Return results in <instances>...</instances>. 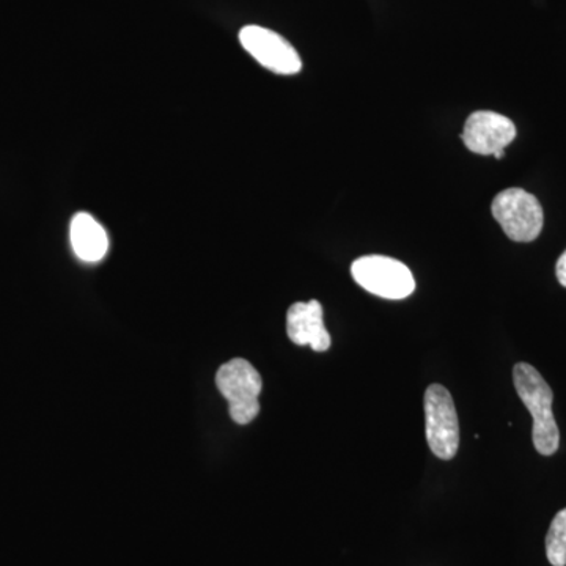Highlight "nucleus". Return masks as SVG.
<instances>
[{
  "instance_id": "9b49d317",
  "label": "nucleus",
  "mask_w": 566,
  "mask_h": 566,
  "mask_svg": "<svg viewBox=\"0 0 566 566\" xmlns=\"http://www.w3.org/2000/svg\"><path fill=\"white\" fill-rule=\"evenodd\" d=\"M556 274L560 285L566 289V251L562 253L560 259L557 260Z\"/></svg>"
},
{
  "instance_id": "6e6552de",
  "label": "nucleus",
  "mask_w": 566,
  "mask_h": 566,
  "mask_svg": "<svg viewBox=\"0 0 566 566\" xmlns=\"http://www.w3.org/2000/svg\"><path fill=\"white\" fill-rule=\"evenodd\" d=\"M286 334L293 344L311 346L323 353L331 348V335L323 322V307L318 301L296 303L286 314Z\"/></svg>"
},
{
  "instance_id": "20e7f679",
  "label": "nucleus",
  "mask_w": 566,
  "mask_h": 566,
  "mask_svg": "<svg viewBox=\"0 0 566 566\" xmlns=\"http://www.w3.org/2000/svg\"><path fill=\"white\" fill-rule=\"evenodd\" d=\"M352 274L364 290L385 300H405L416 290L411 270L390 256L368 255L357 259L353 263Z\"/></svg>"
},
{
  "instance_id": "0eeeda50",
  "label": "nucleus",
  "mask_w": 566,
  "mask_h": 566,
  "mask_svg": "<svg viewBox=\"0 0 566 566\" xmlns=\"http://www.w3.org/2000/svg\"><path fill=\"white\" fill-rule=\"evenodd\" d=\"M461 137L468 150L475 155L502 159L505 148L515 140L516 126L497 112L479 111L468 118Z\"/></svg>"
},
{
  "instance_id": "423d86ee",
  "label": "nucleus",
  "mask_w": 566,
  "mask_h": 566,
  "mask_svg": "<svg viewBox=\"0 0 566 566\" xmlns=\"http://www.w3.org/2000/svg\"><path fill=\"white\" fill-rule=\"evenodd\" d=\"M240 41L260 65L273 73L296 74L303 69L297 51L282 35L270 29L245 25L241 29Z\"/></svg>"
},
{
  "instance_id": "f03ea898",
  "label": "nucleus",
  "mask_w": 566,
  "mask_h": 566,
  "mask_svg": "<svg viewBox=\"0 0 566 566\" xmlns=\"http://www.w3.org/2000/svg\"><path fill=\"white\" fill-rule=\"evenodd\" d=\"M216 385L229 401L230 416L234 422L248 424L259 416L263 381L248 360L233 359L223 364L216 375Z\"/></svg>"
},
{
  "instance_id": "39448f33",
  "label": "nucleus",
  "mask_w": 566,
  "mask_h": 566,
  "mask_svg": "<svg viewBox=\"0 0 566 566\" xmlns=\"http://www.w3.org/2000/svg\"><path fill=\"white\" fill-rule=\"evenodd\" d=\"M427 442L441 460L455 458L460 447V422L452 395L444 386L431 385L424 392Z\"/></svg>"
},
{
  "instance_id": "f257e3e1",
  "label": "nucleus",
  "mask_w": 566,
  "mask_h": 566,
  "mask_svg": "<svg viewBox=\"0 0 566 566\" xmlns=\"http://www.w3.org/2000/svg\"><path fill=\"white\" fill-rule=\"evenodd\" d=\"M513 381L516 392L534 419L532 441L536 452L543 457H551L560 446V431L554 419V392L539 371L528 364H516L513 368Z\"/></svg>"
},
{
  "instance_id": "9d476101",
  "label": "nucleus",
  "mask_w": 566,
  "mask_h": 566,
  "mask_svg": "<svg viewBox=\"0 0 566 566\" xmlns=\"http://www.w3.org/2000/svg\"><path fill=\"white\" fill-rule=\"evenodd\" d=\"M546 556L553 566H566V509L558 512L546 536Z\"/></svg>"
},
{
  "instance_id": "1a4fd4ad",
  "label": "nucleus",
  "mask_w": 566,
  "mask_h": 566,
  "mask_svg": "<svg viewBox=\"0 0 566 566\" xmlns=\"http://www.w3.org/2000/svg\"><path fill=\"white\" fill-rule=\"evenodd\" d=\"M70 238L73 251L82 262H99L109 249L106 230L88 212L74 216L71 221Z\"/></svg>"
},
{
  "instance_id": "7ed1b4c3",
  "label": "nucleus",
  "mask_w": 566,
  "mask_h": 566,
  "mask_svg": "<svg viewBox=\"0 0 566 566\" xmlns=\"http://www.w3.org/2000/svg\"><path fill=\"white\" fill-rule=\"evenodd\" d=\"M491 211L506 237L516 243L535 241L545 223L542 205L535 196L521 188H510L497 193Z\"/></svg>"
}]
</instances>
